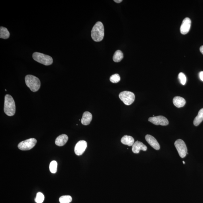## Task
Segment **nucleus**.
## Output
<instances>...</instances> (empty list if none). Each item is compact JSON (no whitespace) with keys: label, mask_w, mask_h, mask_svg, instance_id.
I'll return each mask as SVG.
<instances>
[{"label":"nucleus","mask_w":203,"mask_h":203,"mask_svg":"<svg viewBox=\"0 0 203 203\" xmlns=\"http://www.w3.org/2000/svg\"><path fill=\"white\" fill-rule=\"evenodd\" d=\"M72 201V197L69 195L63 196H61L59 199V201L60 203H70Z\"/></svg>","instance_id":"aec40b11"},{"label":"nucleus","mask_w":203,"mask_h":203,"mask_svg":"<svg viewBox=\"0 0 203 203\" xmlns=\"http://www.w3.org/2000/svg\"><path fill=\"white\" fill-rule=\"evenodd\" d=\"M92 119V115L90 113L86 111L83 114L81 121L83 125H87L90 124Z\"/></svg>","instance_id":"ddd939ff"},{"label":"nucleus","mask_w":203,"mask_h":203,"mask_svg":"<svg viewBox=\"0 0 203 203\" xmlns=\"http://www.w3.org/2000/svg\"><path fill=\"white\" fill-rule=\"evenodd\" d=\"M68 140V137L66 134L61 135L56 138L55 143L56 145L59 146H62L64 145L67 142Z\"/></svg>","instance_id":"4468645a"},{"label":"nucleus","mask_w":203,"mask_h":203,"mask_svg":"<svg viewBox=\"0 0 203 203\" xmlns=\"http://www.w3.org/2000/svg\"><path fill=\"white\" fill-rule=\"evenodd\" d=\"M183 163L184 164H185V163L184 161H183Z\"/></svg>","instance_id":"cd10ccee"},{"label":"nucleus","mask_w":203,"mask_h":203,"mask_svg":"<svg viewBox=\"0 0 203 203\" xmlns=\"http://www.w3.org/2000/svg\"><path fill=\"white\" fill-rule=\"evenodd\" d=\"M148 121L156 125L167 126L169 124L167 118L162 116L150 117Z\"/></svg>","instance_id":"6e6552de"},{"label":"nucleus","mask_w":203,"mask_h":203,"mask_svg":"<svg viewBox=\"0 0 203 203\" xmlns=\"http://www.w3.org/2000/svg\"><path fill=\"white\" fill-rule=\"evenodd\" d=\"M173 102L174 105L178 108L183 107L186 104L185 99L180 96H176L174 97Z\"/></svg>","instance_id":"2eb2a0df"},{"label":"nucleus","mask_w":203,"mask_h":203,"mask_svg":"<svg viewBox=\"0 0 203 203\" xmlns=\"http://www.w3.org/2000/svg\"><path fill=\"white\" fill-rule=\"evenodd\" d=\"M91 36L96 42L102 40L104 36V28L102 23L98 21L94 25L91 30Z\"/></svg>","instance_id":"f257e3e1"},{"label":"nucleus","mask_w":203,"mask_h":203,"mask_svg":"<svg viewBox=\"0 0 203 203\" xmlns=\"http://www.w3.org/2000/svg\"><path fill=\"white\" fill-rule=\"evenodd\" d=\"M174 146L180 156L182 158L185 157L187 154V149L184 141L181 139L177 140L174 143Z\"/></svg>","instance_id":"0eeeda50"},{"label":"nucleus","mask_w":203,"mask_h":203,"mask_svg":"<svg viewBox=\"0 0 203 203\" xmlns=\"http://www.w3.org/2000/svg\"><path fill=\"white\" fill-rule=\"evenodd\" d=\"M199 76L201 80L203 81V71H201V72L199 73Z\"/></svg>","instance_id":"393cba45"},{"label":"nucleus","mask_w":203,"mask_h":203,"mask_svg":"<svg viewBox=\"0 0 203 203\" xmlns=\"http://www.w3.org/2000/svg\"><path fill=\"white\" fill-rule=\"evenodd\" d=\"M121 143L129 146H132L134 143V139L131 136L125 135L121 138Z\"/></svg>","instance_id":"dca6fc26"},{"label":"nucleus","mask_w":203,"mask_h":203,"mask_svg":"<svg viewBox=\"0 0 203 203\" xmlns=\"http://www.w3.org/2000/svg\"><path fill=\"white\" fill-rule=\"evenodd\" d=\"M114 1L117 3H120L122 1V0H114Z\"/></svg>","instance_id":"bb28decb"},{"label":"nucleus","mask_w":203,"mask_h":203,"mask_svg":"<svg viewBox=\"0 0 203 203\" xmlns=\"http://www.w3.org/2000/svg\"><path fill=\"white\" fill-rule=\"evenodd\" d=\"M33 57L35 60L44 65H51L53 63V59L51 56L42 53L34 52L33 55Z\"/></svg>","instance_id":"20e7f679"},{"label":"nucleus","mask_w":203,"mask_h":203,"mask_svg":"<svg viewBox=\"0 0 203 203\" xmlns=\"http://www.w3.org/2000/svg\"><path fill=\"white\" fill-rule=\"evenodd\" d=\"M191 25V21L190 18L186 17L183 21L181 26V33L182 34L185 35L189 32Z\"/></svg>","instance_id":"9d476101"},{"label":"nucleus","mask_w":203,"mask_h":203,"mask_svg":"<svg viewBox=\"0 0 203 203\" xmlns=\"http://www.w3.org/2000/svg\"><path fill=\"white\" fill-rule=\"evenodd\" d=\"M178 78L181 84L183 85H185L187 81V78L185 75L183 73H180L178 75Z\"/></svg>","instance_id":"b1692460"},{"label":"nucleus","mask_w":203,"mask_h":203,"mask_svg":"<svg viewBox=\"0 0 203 203\" xmlns=\"http://www.w3.org/2000/svg\"><path fill=\"white\" fill-rule=\"evenodd\" d=\"M123 58H124V55L122 52L117 50L114 53L113 56V60L115 62H119L123 59Z\"/></svg>","instance_id":"6ab92c4d"},{"label":"nucleus","mask_w":203,"mask_h":203,"mask_svg":"<svg viewBox=\"0 0 203 203\" xmlns=\"http://www.w3.org/2000/svg\"><path fill=\"white\" fill-rule=\"evenodd\" d=\"M10 33L7 28L1 26L0 28V38L6 39L10 37Z\"/></svg>","instance_id":"a211bd4d"},{"label":"nucleus","mask_w":203,"mask_h":203,"mask_svg":"<svg viewBox=\"0 0 203 203\" xmlns=\"http://www.w3.org/2000/svg\"><path fill=\"white\" fill-rule=\"evenodd\" d=\"M26 84L31 91L36 92L39 90L41 86L40 79L32 75H27L25 78Z\"/></svg>","instance_id":"7ed1b4c3"},{"label":"nucleus","mask_w":203,"mask_h":203,"mask_svg":"<svg viewBox=\"0 0 203 203\" xmlns=\"http://www.w3.org/2000/svg\"><path fill=\"white\" fill-rule=\"evenodd\" d=\"M57 163L56 161H53L50 164L49 169L52 174H55L57 171Z\"/></svg>","instance_id":"412c9836"},{"label":"nucleus","mask_w":203,"mask_h":203,"mask_svg":"<svg viewBox=\"0 0 203 203\" xmlns=\"http://www.w3.org/2000/svg\"><path fill=\"white\" fill-rule=\"evenodd\" d=\"M132 150L133 152L135 154H139L140 151L141 150L147 151V147L143 143L137 141L133 144Z\"/></svg>","instance_id":"9b49d317"},{"label":"nucleus","mask_w":203,"mask_h":203,"mask_svg":"<svg viewBox=\"0 0 203 203\" xmlns=\"http://www.w3.org/2000/svg\"><path fill=\"white\" fill-rule=\"evenodd\" d=\"M121 78L118 74H115L112 75L110 78V81L113 83H117L120 81Z\"/></svg>","instance_id":"5701e85b"},{"label":"nucleus","mask_w":203,"mask_h":203,"mask_svg":"<svg viewBox=\"0 0 203 203\" xmlns=\"http://www.w3.org/2000/svg\"><path fill=\"white\" fill-rule=\"evenodd\" d=\"M36 142L37 141L36 139L31 138L20 143L18 144V147L21 151L29 150L34 147Z\"/></svg>","instance_id":"423d86ee"},{"label":"nucleus","mask_w":203,"mask_h":203,"mask_svg":"<svg viewBox=\"0 0 203 203\" xmlns=\"http://www.w3.org/2000/svg\"><path fill=\"white\" fill-rule=\"evenodd\" d=\"M119 97L124 104L127 105L132 104L135 99V96L134 93L129 91H124L121 92L119 94Z\"/></svg>","instance_id":"39448f33"},{"label":"nucleus","mask_w":203,"mask_h":203,"mask_svg":"<svg viewBox=\"0 0 203 203\" xmlns=\"http://www.w3.org/2000/svg\"><path fill=\"white\" fill-rule=\"evenodd\" d=\"M4 111L9 116H14L16 113L15 103L13 98L9 94L6 95L5 97Z\"/></svg>","instance_id":"f03ea898"},{"label":"nucleus","mask_w":203,"mask_h":203,"mask_svg":"<svg viewBox=\"0 0 203 203\" xmlns=\"http://www.w3.org/2000/svg\"><path fill=\"white\" fill-rule=\"evenodd\" d=\"M145 139L147 142L148 143L151 147L156 150L160 149V145L157 140L152 136L150 135H147L145 136Z\"/></svg>","instance_id":"f8f14e48"},{"label":"nucleus","mask_w":203,"mask_h":203,"mask_svg":"<svg viewBox=\"0 0 203 203\" xmlns=\"http://www.w3.org/2000/svg\"><path fill=\"white\" fill-rule=\"evenodd\" d=\"M44 199V196L42 193H38L35 199L36 202L37 203H42Z\"/></svg>","instance_id":"4be33fe9"},{"label":"nucleus","mask_w":203,"mask_h":203,"mask_svg":"<svg viewBox=\"0 0 203 203\" xmlns=\"http://www.w3.org/2000/svg\"><path fill=\"white\" fill-rule=\"evenodd\" d=\"M87 147V143L84 140L78 141L75 147V152L76 155H81L84 153Z\"/></svg>","instance_id":"1a4fd4ad"},{"label":"nucleus","mask_w":203,"mask_h":203,"mask_svg":"<svg viewBox=\"0 0 203 203\" xmlns=\"http://www.w3.org/2000/svg\"><path fill=\"white\" fill-rule=\"evenodd\" d=\"M200 51L201 53L203 55V46H201L200 48Z\"/></svg>","instance_id":"a878e982"},{"label":"nucleus","mask_w":203,"mask_h":203,"mask_svg":"<svg viewBox=\"0 0 203 203\" xmlns=\"http://www.w3.org/2000/svg\"><path fill=\"white\" fill-rule=\"evenodd\" d=\"M203 121V108L200 110L197 115L194 119L193 121L194 125L198 126Z\"/></svg>","instance_id":"f3484780"}]
</instances>
